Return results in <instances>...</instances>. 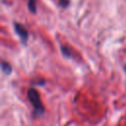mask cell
<instances>
[{
    "label": "cell",
    "instance_id": "obj_1",
    "mask_svg": "<svg viewBox=\"0 0 126 126\" xmlns=\"http://www.w3.org/2000/svg\"><path fill=\"white\" fill-rule=\"evenodd\" d=\"M28 98L33 106V114L36 116H40L44 113V106L40 99V95L35 89H29L28 91Z\"/></svg>",
    "mask_w": 126,
    "mask_h": 126
},
{
    "label": "cell",
    "instance_id": "obj_2",
    "mask_svg": "<svg viewBox=\"0 0 126 126\" xmlns=\"http://www.w3.org/2000/svg\"><path fill=\"white\" fill-rule=\"evenodd\" d=\"M14 29H15L16 33L19 35L22 43L26 44L28 41V38H29V32H28L27 29L20 23H14Z\"/></svg>",
    "mask_w": 126,
    "mask_h": 126
},
{
    "label": "cell",
    "instance_id": "obj_3",
    "mask_svg": "<svg viewBox=\"0 0 126 126\" xmlns=\"http://www.w3.org/2000/svg\"><path fill=\"white\" fill-rule=\"evenodd\" d=\"M1 69H2V72L5 75H10L11 72H12L11 65L8 62H6V61H2V63H1Z\"/></svg>",
    "mask_w": 126,
    "mask_h": 126
},
{
    "label": "cell",
    "instance_id": "obj_4",
    "mask_svg": "<svg viewBox=\"0 0 126 126\" xmlns=\"http://www.w3.org/2000/svg\"><path fill=\"white\" fill-rule=\"evenodd\" d=\"M61 51H62V54H63L65 57H71V56H72L71 48L68 47V46L62 45V46H61Z\"/></svg>",
    "mask_w": 126,
    "mask_h": 126
},
{
    "label": "cell",
    "instance_id": "obj_5",
    "mask_svg": "<svg viewBox=\"0 0 126 126\" xmlns=\"http://www.w3.org/2000/svg\"><path fill=\"white\" fill-rule=\"evenodd\" d=\"M29 10H30V12L35 14V12H36L35 0H29Z\"/></svg>",
    "mask_w": 126,
    "mask_h": 126
},
{
    "label": "cell",
    "instance_id": "obj_6",
    "mask_svg": "<svg viewBox=\"0 0 126 126\" xmlns=\"http://www.w3.org/2000/svg\"><path fill=\"white\" fill-rule=\"evenodd\" d=\"M58 3L61 7L63 8H67L70 4V0H58Z\"/></svg>",
    "mask_w": 126,
    "mask_h": 126
},
{
    "label": "cell",
    "instance_id": "obj_7",
    "mask_svg": "<svg viewBox=\"0 0 126 126\" xmlns=\"http://www.w3.org/2000/svg\"><path fill=\"white\" fill-rule=\"evenodd\" d=\"M124 71H125V73H126V65H125V67H124Z\"/></svg>",
    "mask_w": 126,
    "mask_h": 126
}]
</instances>
